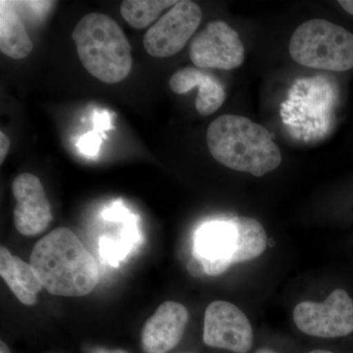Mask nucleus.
<instances>
[{
    "instance_id": "6",
    "label": "nucleus",
    "mask_w": 353,
    "mask_h": 353,
    "mask_svg": "<svg viewBox=\"0 0 353 353\" xmlns=\"http://www.w3.org/2000/svg\"><path fill=\"white\" fill-rule=\"evenodd\" d=\"M294 321L308 336L322 339L347 336L353 333V299L345 290H334L322 303L297 304Z\"/></svg>"
},
{
    "instance_id": "3",
    "label": "nucleus",
    "mask_w": 353,
    "mask_h": 353,
    "mask_svg": "<svg viewBox=\"0 0 353 353\" xmlns=\"http://www.w3.org/2000/svg\"><path fill=\"white\" fill-rule=\"evenodd\" d=\"M267 234L261 223L234 217L203 225L194 238V263L208 276H219L234 264L252 261L266 250Z\"/></svg>"
},
{
    "instance_id": "4",
    "label": "nucleus",
    "mask_w": 353,
    "mask_h": 353,
    "mask_svg": "<svg viewBox=\"0 0 353 353\" xmlns=\"http://www.w3.org/2000/svg\"><path fill=\"white\" fill-rule=\"evenodd\" d=\"M74 41L83 66L106 83H117L129 76L132 66L131 46L122 28L106 14H88L74 30Z\"/></svg>"
},
{
    "instance_id": "18",
    "label": "nucleus",
    "mask_w": 353,
    "mask_h": 353,
    "mask_svg": "<svg viewBox=\"0 0 353 353\" xmlns=\"http://www.w3.org/2000/svg\"><path fill=\"white\" fill-rule=\"evenodd\" d=\"M9 148H10V139L3 132H0V164L3 163L6 160Z\"/></svg>"
},
{
    "instance_id": "9",
    "label": "nucleus",
    "mask_w": 353,
    "mask_h": 353,
    "mask_svg": "<svg viewBox=\"0 0 353 353\" xmlns=\"http://www.w3.org/2000/svg\"><path fill=\"white\" fill-rule=\"evenodd\" d=\"M203 341L208 347L248 353L253 345L252 324L234 304L213 301L204 315Z\"/></svg>"
},
{
    "instance_id": "15",
    "label": "nucleus",
    "mask_w": 353,
    "mask_h": 353,
    "mask_svg": "<svg viewBox=\"0 0 353 353\" xmlns=\"http://www.w3.org/2000/svg\"><path fill=\"white\" fill-rule=\"evenodd\" d=\"M178 1L171 0H126L121 4V15L128 24L137 30L150 27L164 9Z\"/></svg>"
},
{
    "instance_id": "21",
    "label": "nucleus",
    "mask_w": 353,
    "mask_h": 353,
    "mask_svg": "<svg viewBox=\"0 0 353 353\" xmlns=\"http://www.w3.org/2000/svg\"><path fill=\"white\" fill-rule=\"evenodd\" d=\"M0 353H11L8 345L3 341H0Z\"/></svg>"
},
{
    "instance_id": "2",
    "label": "nucleus",
    "mask_w": 353,
    "mask_h": 353,
    "mask_svg": "<svg viewBox=\"0 0 353 353\" xmlns=\"http://www.w3.org/2000/svg\"><path fill=\"white\" fill-rule=\"evenodd\" d=\"M206 137L211 155L232 170L262 176L282 162L280 148L268 130L243 116H219Z\"/></svg>"
},
{
    "instance_id": "12",
    "label": "nucleus",
    "mask_w": 353,
    "mask_h": 353,
    "mask_svg": "<svg viewBox=\"0 0 353 353\" xmlns=\"http://www.w3.org/2000/svg\"><path fill=\"white\" fill-rule=\"evenodd\" d=\"M172 92L183 94L199 87L196 101L197 112L208 116L216 112L226 99V92L222 83L213 74L196 67H185L176 71L169 81Z\"/></svg>"
},
{
    "instance_id": "22",
    "label": "nucleus",
    "mask_w": 353,
    "mask_h": 353,
    "mask_svg": "<svg viewBox=\"0 0 353 353\" xmlns=\"http://www.w3.org/2000/svg\"><path fill=\"white\" fill-rule=\"evenodd\" d=\"M254 353H277L274 352V350H269V348H260V350H256Z\"/></svg>"
},
{
    "instance_id": "13",
    "label": "nucleus",
    "mask_w": 353,
    "mask_h": 353,
    "mask_svg": "<svg viewBox=\"0 0 353 353\" xmlns=\"http://www.w3.org/2000/svg\"><path fill=\"white\" fill-rule=\"evenodd\" d=\"M0 275L9 289L25 305H34L38 294L43 289L32 265L9 252L6 246L0 248Z\"/></svg>"
},
{
    "instance_id": "1",
    "label": "nucleus",
    "mask_w": 353,
    "mask_h": 353,
    "mask_svg": "<svg viewBox=\"0 0 353 353\" xmlns=\"http://www.w3.org/2000/svg\"><path fill=\"white\" fill-rule=\"evenodd\" d=\"M29 263L53 296H87L99 284L97 261L68 228H57L39 240Z\"/></svg>"
},
{
    "instance_id": "17",
    "label": "nucleus",
    "mask_w": 353,
    "mask_h": 353,
    "mask_svg": "<svg viewBox=\"0 0 353 353\" xmlns=\"http://www.w3.org/2000/svg\"><path fill=\"white\" fill-rule=\"evenodd\" d=\"M110 127V120H109L108 113L103 112L95 114L94 116V130L95 132H103Z\"/></svg>"
},
{
    "instance_id": "8",
    "label": "nucleus",
    "mask_w": 353,
    "mask_h": 353,
    "mask_svg": "<svg viewBox=\"0 0 353 353\" xmlns=\"http://www.w3.org/2000/svg\"><path fill=\"white\" fill-rule=\"evenodd\" d=\"M190 57L201 69L233 70L245 62V46L226 22L212 21L192 39Z\"/></svg>"
},
{
    "instance_id": "11",
    "label": "nucleus",
    "mask_w": 353,
    "mask_h": 353,
    "mask_svg": "<svg viewBox=\"0 0 353 353\" xmlns=\"http://www.w3.org/2000/svg\"><path fill=\"white\" fill-rule=\"evenodd\" d=\"M189 321V311L175 301L162 303L145 322L141 345L145 353H166L179 345Z\"/></svg>"
},
{
    "instance_id": "14",
    "label": "nucleus",
    "mask_w": 353,
    "mask_h": 353,
    "mask_svg": "<svg viewBox=\"0 0 353 353\" xmlns=\"http://www.w3.org/2000/svg\"><path fill=\"white\" fill-rule=\"evenodd\" d=\"M32 41L14 1H0V50L12 59H23L31 53Z\"/></svg>"
},
{
    "instance_id": "10",
    "label": "nucleus",
    "mask_w": 353,
    "mask_h": 353,
    "mask_svg": "<svg viewBox=\"0 0 353 353\" xmlns=\"http://www.w3.org/2000/svg\"><path fill=\"white\" fill-rule=\"evenodd\" d=\"M12 194L17 201L14 208L17 231L26 236L43 233L52 221V211L41 180L32 174H20L14 179Z\"/></svg>"
},
{
    "instance_id": "23",
    "label": "nucleus",
    "mask_w": 353,
    "mask_h": 353,
    "mask_svg": "<svg viewBox=\"0 0 353 353\" xmlns=\"http://www.w3.org/2000/svg\"><path fill=\"white\" fill-rule=\"evenodd\" d=\"M309 353H334V352H329V350H313V352H311Z\"/></svg>"
},
{
    "instance_id": "5",
    "label": "nucleus",
    "mask_w": 353,
    "mask_h": 353,
    "mask_svg": "<svg viewBox=\"0 0 353 353\" xmlns=\"http://www.w3.org/2000/svg\"><path fill=\"white\" fill-rule=\"evenodd\" d=\"M290 57L308 68L345 72L353 69V34L324 19L306 21L289 44Z\"/></svg>"
},
{
    "instance_id": "7",
    "label": "nucleus",
    "mask_w": 353,
    "mask_h": 353,
    "mask_svg": "<svg viewBox=\"0 0 353 353\" xmlns=\"http://www.w3.org/2000/svg\"><path fill=\"white\" fill-rule=\"evenodd\" d=\"M201 7L196 2L178 1L152 26L143 37V46L150 57H173L185 48L201 23Z\"/></svg>"
},
{
    "instance_id": "20",
    "label": "nucleus",
    "mask_w": 353,
    "mask_h": 353,
    "mask_svg": "<svg viewBox=\"0 0 353 353\" xmlns=\"http://www.w3.org/2000/svg\"><path fill=\"white\" fill-rule=\"evenodd\" d=\"M339 3L341 4V6L343 7L347 13L353 15V0H341V1H339Z\"/></svg>"
},
{
    "instance_id": "16",
    "label": "nucleus",
    "mask_w": 353,
    "mask_h": 353,
    "mask_svg": "<svg viewBox=\"0 0 353 353\" xmlns=\"http://www.w3.org/2000/svg\"><path fill=\"white\" fill-rule=\"evenodd\" d=\"M101 139L97 132H90L85 134L78 141V148L85 155H94L99 152Z\"/></svg>"
},
{
    "instance_id": "19",
    "label": "nucleus",
    "mask_w": 353,
    "mask_h": 353,
    "mask_svg": "<svg viewBox=\"0 0 353 353\" xmlns=\"http://www.w3.org/2000/svg\"><path fill=\"white\" fill-rule=\"evenodd\" d=\"M88 353H128L122 350H109L105 347H94Z\"/></svg>"
}]
</instances>
